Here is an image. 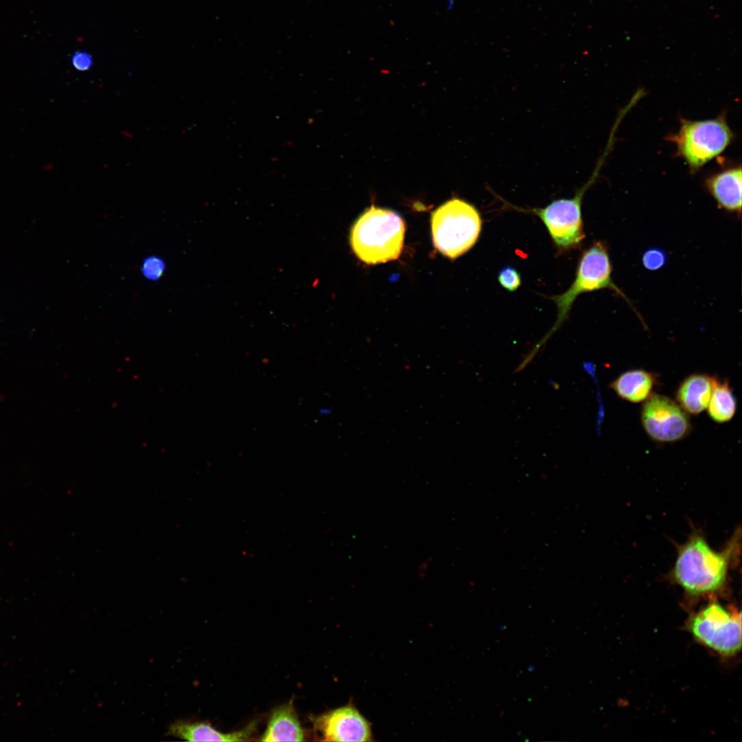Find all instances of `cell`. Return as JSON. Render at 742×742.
Returning a JSON list of instances; mask_svg holds the SVG:
<instances>
[{
    "instance_id": "obj_11",
    "label": "cell",
    "mask_w": 742,
    "mask_h": 742,
    "mask_svg": "<svg viewBox=\"0 0 742 742\" xmlns=\"http://www.w3.org/2000/svg\"><path fill=\"white\" fill-rule=\"evenodd\" d=\"M251 722L240 730L223 733L205 722L175 721L168 728V734L188 741H246L256 730Z\"/></svg>"
},
{
    "instance_id": "obj_1",
    "label": "cell",
    "mask_w": 742,
    "mask_h": 742,
    "mask_svg": "<svg viewBox=\"0 0 742 742\" xmlns=\"http://www.w3.org/2000/svg\"><path fill=\"white\" fill-rule=\"evenodd\" d=\"M736 542L721 552L714 550L699 533H694L678 549L671 577L687 594H712L725 584Z\"/></svg>"
},
{
    "instance_id": "obj_13",
    "label": "cell",
    "mask_w": 742,
    "mask_h": 742,
    "mask_svg": "<svg viewBox=\"0 0 742 742\" xmlns=\"http://www.w3.org/2000/svg\"><path fill=\"white\" fill-rule=\"evenodd\" d=\"M262 741H302L304 732L292 702L282 705L271 713Z\"/></svg>"
},
{
    "instance_id": "obj_18",
    "label": "cell",
    "mask_w": 742,
    "mask_h": 742,
    "mask_svg": "<svg viewBox=\"0 0 742 742\" xmlns=\"http://www.w3.org/2000/svg\"><path fill=\"white\" fill-rule=\"evenodd\" d=\"M73 66L78 71L88 70L93 65L91 56L86 52H77L71 58Z\"/></svg>"
},
{
    "instance_id": "obj_17",
    "label": "cell",
    "mask_w": 742,
    "mask_h": 742,
    "mask_svg": "<svg viewBox=\"0 0 742 742\" xmlns=\"http://www.w3.org/2000/svg\"><path fill=\"white\" fill-rule=\"evenodd\" d=\"M644 266L649 270L661 268L665 262V254L657 249L648 250L642 257Z\"/></svg>"
},
{
    "instance_id": "obj_10",
    "label": "cell",
    "mask_w": 742,
    "mask_h": 742,
    "mask_svg": "<svg viewBox=\"0 0 742 742\" xmlns=\"http://www.w3.org/2000/svg\"><path fill=\"white\" fill-rule=\"evenodd\" d=\"M705 186L720 208L740 216L742 179L741 166L715 172L706 178Z\"/></svg>"
},
{
    "instance_id": "obj_19",
    "label": "cell",
    "mask_w": 742,
    "mask_h": 742,
    "mask_svg": "<svg viewBox=\"0 0 742 742\" xmlns=\"http://www.w3.org/2000/svg\"><path fill=\"white\" fill-rule=\"evenodd\" d=\"M144 271L148 276L154 277L158 276L162 271L161 265L157 259H150L144 265Z\"/></svg>"
},
{
    "instance_id": "obj_15",
    "label": "cell",
    "mask_w": 742,
    "mask_h": 742,
    "mask_svg": "<svg viewBox=\"0 0 742 742\" xmlns=\"http://www.w3.org/2000/svg\"><path fill=\"white\" fill-rule=\"evenodd\" d=\"M710 418L717 423L730 420L737 411V400L728 381L717 383L707 407Z\"/></svg>"
},
{
    "instance_id": "obj_16",
    "label": "cell",
    "mask_w": 742,
    "mask_h": 742,
    "mask_svg": "<svg viewBox=\"0 0 742 742\" xmlns=\"http://www.w3.org/2000/svg\"><path fill=\"white\" fill-rule=\"evenodd\" d=\"M497 280L503 288L511 292L516 291L521 282L519 273L512 266L503 268L499 272Z\"/></svg>"
},
{
    "instance_id": "obj_8",
    "label": "cell",
    "mask_w": 742,
    "mask_h": 742,
    "mask_svg": "<svg viewBox=\"0 0 742 742\" xmlns=\"http://www.w3.org/2000/svg\"><path fill=\"white\" fill-rule=\"evenodd\" d=\"M641 421L647 435L659 442L684 438L691 429L688 414L670 398L652 393L644 401Z\"/></svg>"
},
{
    "instance_id": "obj_9",
    "label": "cell",
    "mask_w": 742,
    "mask_h": 742,
    "mask_svg": "<svg viewBox=\"0 0 742 742\" xmlns=\"http://www.w3.org/2000/svg\"><path fill=\"white\" fill-rule=\"evenodd\" d=\"M315 730L322 740L330 741H372L369 721L352 704L344 706L313 719Z\"/></svg>"
},
{
    "instance_id": "obj_3",
    "label": "cell",
    "mask_w": 742,
    "mask_h": 742,
    "mask_svg": "<svg viewBox=\"0 0 742 742\" xmlns=\"http://www.w3.org/2000/svg\"><path fill=\"white\" fill-rule=\"evenodd\" d=\"M431 232L435 247L455 259L477 242L482 218L477 208L467 201L453 198L432 212Z\"/></svg>"
},
{
    "instance_id": "obj_7",
    "label": "cell",
    "mask_w": 742,
    "mask_h": 742,
    "mask_svg": "<svg viewBox=\"0 0 742 742\" xmlns=\"http://www.w3.org/2000/svg\"><path fill=\"white\" fill-rule=\"evenodd\" d=\"M688 627L697 640L723 656L736 654L741 647V613L711 603L688 620Z\"/></svg>"
},
{
    "instance_id": "obj_4",
    "label": "cell",
    "mask_w": 742,
    "mask_h": 742,
    "mask_svg": "<svg viewBox=\"0 0 742 742\" xmlns=\"http://www.w3.org/2000/svg\"><path fill=\"white\" fill-rule=\"evenodd\" d=\"M666 139L675 144L677 155L694 173L722 153L732 142L734 133L722 114L705 120L681 119L677 133Z\"/></svg>"
},
{
    "instance_id": "obj_5",
    "label": "cell",
    "mask_w": 742,
    "mask_h": 742,
    "mask_svg": "<svg viewBox=\"0 0 742 742\" xmlns=\"http://www.w3.org/2000/svg\"><path fill=\"white\" fill-rule=\"evenodd\" d=\"M611 274L612 265L607 247L601 242L594 243L583 251L570 286L564 293L550 297L557 307V319L545 339L554 333L567 317L574 300L580 294L609 289L625 298L621 290L614 283Z\"/></svg>"
},
{
    "instance_id": "obj_14",
    "label": "cell",
    "mask_w": 742,
    "mask_h": 742,
    "mask_svg": "<svg viewBox=\"0 0 742 742\" xmlns=\"http://www.w3.org/2000/svg\"><path fill=\"white\" fill-rule=\"evenodd\" d=\"M656 379L642 369L627 370L618 376L611 388L622 399L631 403L644 402L651 394Z\"/></svg>"
},
{
    "instance_id": "obj_12",
    "label": "cell",
    "mask_w": 742,
    "mask_h": 742,
    "mask_svg": "<svg viewBox=\"0 0 742 742\" xmlns=\"http://www.w3.org/2000/svg\"><path fill=\"white\" fill-rule=\"evenodd\" d=\"M717 381L705 374L689 375L677 388L678 404L687 414H700L707 408Z\"/></svg>"
},
{
    "instance_id": "obj_6",
    "label": "cell",
    "mask_w": 742,
    "mask_h": 742,
    "mask_svg": "<svg viewBox=\"0 0 742 742\" xmlns=\"http://www.w3.org/2000/svg\"><path fill=\"white\" fill-rule=\"evenodd\" d=\"M601 165L602 161H600L594 175L578 190L573 197L554 200L544 207L517 209L537 216L543 221L552 241L560 251L577 248L585 238L582 201L586 190L594 182Z\"/></svg>"
},
{
    "instance_id": "obj_2",
    "label": "cell",
    "mask_w": 742,
    "mask_h": 742,
    "mask_svg": "<svg viewBox=\"0 0 742 742\" xmlns=\"http://www.w3.org/2000/svg\"><path fill=\"white\" fill-rule=\"evenodd\" d=\"M405 226L393 211L372 205L356 221L350 244L356 256L369 265L393 260L400 256Z\"/></svg>"
}]
</instances>
